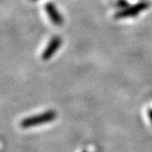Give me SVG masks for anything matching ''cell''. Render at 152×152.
Masks as SVG:
<instances>
[{
	"mask_svg": "<svg viewBox=\"0 0 152 152\" xmlns=\"http://www.w3.org/2000/svg\"><path fill=\"white\" fill-rule=\"evenodd\" d=\"M56 117H57V114L55 111H48L38 115H33L31 117L25 118L24 120L21 121L20 126L23 128L33 127V126H40L43 124L51 122Z\"/></svg>",
	"mask_w": 152,
	"mask_h": 152,
	"instance_id": "1",
	"label": "cell"
},
{
	"mask_svg": "<svg viewBox=\"0 0 152 152\" xmlns=\"http://www.w3.org/2000/svg\"><path fill=\"white\" fill-rule=\"evenodd\" d=\"M150 7L149 2H139L136 5H133L131 7H128L120 12H118L115 15V18H131V17H136L139 13H141L147 8Z\"/></svg>",
	"mask_w": 152,
	"mask_h": 152,
	"instance_id": "2",
	"label": "cell"
},
{
	"mask_svg": "<svg viewBox=\"0 0 152 152\" xmlns=\"http://www.w3.org/2000/svg\"><path fill=\"white\" fill-rule=\"evenodd\" d=\"M61 39L58 36H55L53 37L50 43L48 44V46L46 47L45 50L43 51L42 55H41V58L43 61H48L50 60L54 54L56 53L57 50L61 47Z\"/></svg>",
	"mask_w": 152,
	"mask_h": 152,
	"instance_id": "3",
	"label": "cell"
},
{
	"mask_svg": "<svg viewBox=\"0 0 152 152\" xmlns=\"http://www.w3.org/2000/svg\"><path fill=\"white\" fill-rule=\"evenodd\" d=\"M45 10L48 14V17L50 18V21L56 26H61L63 23V18L61 17V15L60 14V12L57 10L55 5L53 3H47L45 5Z\"/></svg>",
	"mask_w": 152,
	"mask_h": 152,
	"instance_id": "4",
	"label": "cell"
},
{
	"mask_svg": "<svg viewBox=\"0 0 152 152\" xmlns=\"http://www.w3.org/2000/svg\"><path fill=\"white\" fill-rule=\"evenodd\" d=\"M148 115H149V118H150V120H151V122H152V110H150V111L148 112Z\"/></svg>",
	"mask_w": 152,
	"mask_h": 152,
	"instance_id": "5",
	"label": "cell"
},
{
	"mask_svg": "<svg viewBox=\"0 0 152 152\" xmlns=\"http://www.w3.org/2000/svg\"><path fill=\"white\" fill-rule=\"evenodd\" d=\"M30 1H37V0H30Z\"/></svg>",
	"mask_w": 152,
	"mask_h": 152,
	"instance_id": "6",
	"label": "cell"
},
{
	"mask_svg": "<svg viewBox=\"0 0 152 152\" xmlns=\"http://www.w3.org/2000/svg\"><path fill=\"white\" fill-rule=\"evenodd\" d=\"M83 152H87V151H83Z\"/></svg>",
	"mask_w": 152,
	"mask_h": 152,
	"instance_id": "7",
	"label": "cell"
}]
</instances>
